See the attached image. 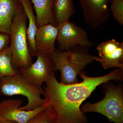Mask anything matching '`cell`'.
<instances>
[{"mask_svg": "<svg viewBox=\"0 0 123 123\" xmlns=\"http://www.w3.org/2000/svg\"><path fill=\"white\" fill-rule=\"evenodd\" d=\"M18 71L15 70L12 65V56L10 47L0 52V79L4 77L15 75Z\"/></svg>", "mask_w": 123, "mask_h": 123, "instance_id": "2e32d148", "label": "cell"}, {"mask_svg": "<svg viewBox=\"0 0 123 123\" xmlns=\"http://www.w3.org/2000/svg\"><path fill=\"white\" fill-rule=\"evenodd\" d=\"M86 24L96 29L109 20L111 12L108 7L111 0H79Z\"/></svg>", "mask_w": 123, "mask_h": 123, "instance_id": "9c48e42d", "label": "cell"}, {"mask_svg": "<svg viewBox=\"0 0 123 123\" xmlns=\"http://www.w3.org/2000/svg\"><path fill=\"white\" fill-rule=\"evenodd\" d=\"M27 18L22 6L14 17L9 35L12 65L16 70L27 68L33 63L27 43Z\"/></svg>", "mask_w": 123, "mask_h": 123, "instance_id": "277c9868", "label": "cell"}, {"mask_svg": "<svg viewBox=\"0 0 123 123\" xmlns=\"http://www.w3.org/2000/svg\"><path fill=\"white\" fill-rule=\"evenodd\" d=\"M22 100L18 99H4L0 102V119L15 121L18 123H26L33 117L46 108L44 104L31 111L20 110Z\"/></svg>", "mask_w": 123, "mask_h": 123, "instance_id": "30bf717a", "label": "cell"}, {"mask_svg": "<svg viewBox=\"0 0 123 123\" xmlns=\"http://www.w3.org/2000/svg\"><path fill=\"white\" fill-rule=\"evenodd\" d=\"M110 10L116 21L123 25V0H111Z\"/></svg>", "mask_w": 123, "mask_h": 123, "instance_id": "e0dca14e", "label": "cell"}, {"mask_svg": "<svg viewBox=\"0 0 123 123\" xmlns=\"http://www.w3.org/2000/svg\"><path fill=\"white\" fill-rule=\"evenodd\" d=\"M98 56H94L95 61L101 64L104 70L111 68L123 70V42L114 39L99 43L96 47Z\"/></svg>", "mask_w": 123, "mask_h": 123, "instance_id": "ba28073f", "label": "cell"}, {"mask_svg": "<svg viewBox=\"0 0 123 123\" xmlns=\"http://www.w3.org/2000/svg\"><path fill=\"white\" fill-rule=\"evenodd\" d=\"M50 55L60 73V82L65 85L78 83L79 74L95 61L88 48L79 45L64 50L56 49Z\"/></svg>", "mask_w": 123, "mask_h": 123, "instance_id": "7a4b0ae2", "label": "cell"}, {"mask_svg": "<svg viewBox=\"0 0 123 123\" xmlns=\"http://www.w3.org/2000/svg\"><path fill=\"white\" fill-rule=\"evenodd\" d=\"M50 120V114L46 108L35 115L26 123H49Z\"/></svg>", "mask_w": 123, "mask_h": 123, "instance_id": "ac0fdd59", "label": "cell"}, {"mask_svg": "<svg viewBox=\"0 0 123 123\" xmlns=\"http://www.w3.org/2000/svg\"><path fill=\"white\" fill-rule=\"evenodd\" d=\"M81 82L65 85L57 81L55 74L45 81L44 104L50 114L49 123H87L88 119L80 110L82 103L98 86L110 81L123 80V70L116 68L108 74L91 77L85 72L79 74Z\"/></svg>", "mask_w": 123, "mask_h": 123, "instance_id": "6da1fadb", "label": "cell"}, {"mask_svg": "<svg viewBox=\"0 0 123 123\" xmlns=\"http://www.w3.org/2000/svg\"><path fill=\"white\" fill-rule=\"evenodd\" d=\"M44 90L26 79L18 71L13 76H7L0 79V94L5 96L20 95L27 98L25 105L20 107L21 110L31 111L41 106L44 103L41 98Z\"/></svg>", "mask_w": 123, "mask_h": 123, "instance_id": "5b68a950", "label": "cell"}, {"mask_svg": "<svg viewBox=\"0 0 123 123\" xmlns=\"http://www.w3.org/2000/svg\"><path fill=\"white\" fill-rule=\"evenodd\" d=\"M10 39L8 35L0 33V52L9 47Z\"/></svg>", "mask_w": 123, "mask_h": 123, "instance_id": "d6986e66", "label": "cell"}, {"mask_svg": "<svg viewBox=\"0 0 123 123\" xmlns=\"http://www.w3.org/2000/svg\"><path fill=\"white\" fill-rule=\"evenodd\" d=\"M37 60L30 67L21 69L18 72L29 81L42 88V84L49 77L56 71L55 63L50 55L38 52Z\"/></svg>", "mask_w": 123, "mask_h": 123, "instance_id": "52a82bcc", "label": "cell"}, {"mask_svg": "<svg viewBox=\"0 0 123 123\" xmlns=\"http://www.w3.org/2000/svg\"><path fill=\"white\" fill-rule=\"evenodd\" d=\"M30 0L35 11L37 28L48 24L56 26L53 12L55 0Z\"/></svg>", "mask_w": 123, "mask_h": 123, "instance_id": "4fadbf2b", "label": "cell"}, {"mask_svg": "<svg viewBox=\"0 0 123 123\" xmlns=\"http://www.w3.org/2000/svg\"><path fill=\"white\" fill-rule=\"evenodd\" d=\"M57 26V49L64 50L78 45L89 48L94 45L86 31L69 20L60 23Z\"/></svg>", "mask_w": 123, "mask_h": 123, "instance_id": "8992f818", "label": "cell"}, {"mask_svg": "<svg viewBox=\"0 0 123 123\" xmlns=\"http://www.w3.org/2000/svg\"><path fill=\"white\" fill-rule=\"evenodd\" d=\"M22 7L18 0H0V33L9 35L14 17Z\"/></svg>", "mask_w": 123, "mask_h": 123, "instance_id": "7c38bea8", "label": "cell"}, {"mask_svg": "<svg viewBox=\"0 0 123 123\" xmlns=\"http://www.w3.org/2000/svg\"><path fill=\"white\" fill-rule=\"evenodd\" d=\"M58 34L57 26L50 24H45L37 28L35 43L37 52L51 55L56 50L55 42Z\"/></svg>", "mask_w": 123, "mask_h": 123, "instance_id": "8fae6325", "label": "cell"}, {"mask_svg": "<svg viewBox=\"0 0 123 123\" xmlns=\"http://www.w3.org/2000/svg\"><path fill=\"white\" fill-rule=\"evenodd\" d=\"M56 25L66 21L75 12V8L73 0H55L53 6Z\"/></svg>", "mask_w": 123, "mask_h": 123, "instance_id": "9a60e30c", "label": "cell"}, {"mask_svg": "<svg viewBox=\"0 0 123 123\" xmlns=\"http://www.w3.org/2000/svg\"><path fill=\"white\" fill-rule=\"evenodd\" d=\"M18 1L22 6L27 18L28 25L26 34L29 50L31 56H36L37 52L35 48V39L37 27L33 5L30 0Z\"/></svg>", "mask_w": 123, "mask_h": 123, "instance_id": "5bb4252c", "label": "cell"}, {"mask_svg": "<svg viewBox=\"0 0 123 123\" xmlns=\"http://www.w3.org/2000/svg\"><path fill=\"white\" fill-rule=\"evenodd\" d=\"M122 82L116 85L110 81L102 84L104 97L95 103L82 104L81 111L99 113L106 117L111 123H123V86Z\"/></svg>", "mask_w": 123, "mask_h": 123, "instance_id": "3957f363", "label": "cell"}, {"mask_svg": "<svg viewBox=\"0 0 123 123\" xmlns=\"http://www.w3.org/2000/svg\"><path fill=\"white\" fill-rule=\"evenodd\" d=\"M0 123H18L15 121H8V120H2L0 119Z\"/></svg>", "mask_w": 123, "mask_h": 123, "instance_id": "ffe728a7", "label": "cell"}]
</instances>
